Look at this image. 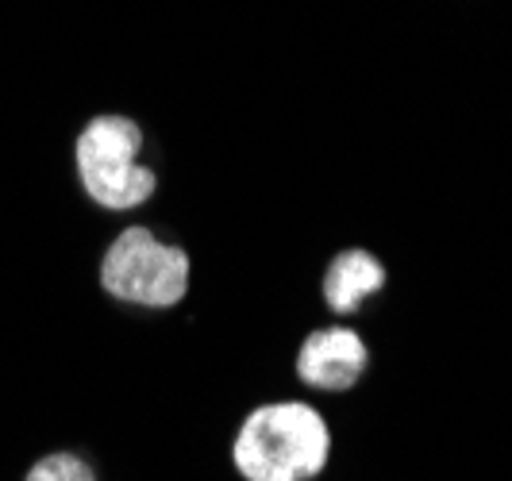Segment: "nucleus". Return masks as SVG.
Masks as SVG:
<instances>
[{"mask_svg": "<svg viewBox=\"0 0 512 481\" xmlns=\"http://www.w3.org/2000/svg\"><path fill=\"white\" fill-rule=\"evenodd\" d=\"M332 428L308 401L258 405L235 431L231 462L243 481H312L328 470Z\"/></svg>", "mask_w": 512, "mask_h": 481, "instance_id": "nucleus-1", "label": "nucleus"}, {"mask_svg": "<svg viewBox=\"0 0 512 481\" xmlns=\"http://www.w3.org/2000/svg\"><path fill=\"white\" fill-rule=\"evenodd\" d=\"M74 170L104 212H135L158 193V174L143 162V127L124 112H101L77 131Z\"/></svg>", "mask_w": 512, "mask_h": 481, "instance_id": "nucleus-2", "label": "nucleus"}, {"mask_svg": "<svg viewBox=\"0 0 512 481\" xmlns=\"http://www.w3.org/2000/svg\"><path fill=\"white\" fill-rule=\"evenodd\" d=\"M97 278L112 301L162 312V308L185 301L189 281H193V262H189L185 247L166 243L151 228L135 224L104 247Z\"/></svg>", "mask_w": 512, "mask_h": 481, "instance_id": "nucleus-3", "label": "nucleus"}, {"mask_svg": "<svg viewBox=\"0 0 512 481\" xmlns=\"http://www.w3.org/2000/svg\"><path fill=\"white\" fill-rule=\"evenodd\" d=\"M366 366H370L366 339L347 324L308 331L301 351H297V378L305 381L308 389H320V393L355 389L366 374Z\"/></svg>", "mask_w": 512, "mask_h": 481, "instance_id": "nucleus-4", "label": "nucleus"}, {"mask_svg": "<svg viewBox=\"0 0 512 481\" xmlns=\"http://www.w3.org/2000/svg\"><path fill=\"white\" fill-rule=\"evenodd\" d=\"M385 281H389V270L382 266L378 254L347 247L328 262V270L320 278V293L335 316H355L374 293H382Z\"/></svg>", "mask_w": 512, "mask_h": 481, "instance_id": "nucleus-5", "label": "nucleus"}, {"mask_svg": "<svg viewBox=\"0 0 512 481\" xmlns=\"http://www.w3.org/2000/svg\"><path fill=\"white\" fill-rule=\"evenodd\" d=\"M24 481H97V470L74 451H54L31 462Z\"/></svg>", "mask_w": 512, "mask_h": 481, "instance_id": "nucleus-6", "label": "nucleus"}]
</instances>
